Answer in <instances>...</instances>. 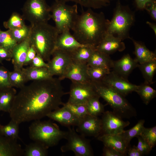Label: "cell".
<instances>
[{"label":"cell","instance_id":"obj_35","mask_svg":"<svg viewBox=\"0 0 156 156\" xmlns=\"http://www.w3.org/2000/svg\"><path fill=\"white\" fill-rule=\"evenodd\" d=\"M25 19L22 15L17 12L12 13L9 19L3 23L4 27L8 29H14L20 28L26 25Z\"/></svg>","mask_w":156,"mask_h":156},{"label":"cell","instance_id":"obj_32","mask_svg":"<svg viewBox=\"0 0 156 156\" xmlns=\"http://www.w3.org/2000/svg\"><path fill=\"white\" fill-rule=\"evenodd\" d=\"M48 148L42 144L34 142L26 146L23 155L25 156H46L48 155Z\"/></svg>","mask_w":156,"mask_h":156},{"label":"cell","instance_id":"obj_7","mask_svg":"<svg viewBox=\"0 0 156 156\" xmlns=\"http://www.w3.org/2000/svg\"><path fill=\"white\" fill-rule=\"evenodd\" d=\"M66 3L55 1L50 6L51 18L59 34L71 30L79 15L77 4L69 5Z\"/></svg>","mask_w":156,"mask_h":156},{"label":"cell","instance_id":"obj_25","mask_svg":"<svg viewBox=\"0 0 156 156\" xmlns=\"http://www.w3.org/2000/svg\"><path fill=\"white\" fill-rule=\"evenodd\" d=\"M23 70L29 81L44 80L53 77L47 67H36L30 66L26 68H23Z\"/></svg>","mask_w":156,"mask_h":156},{"label":"cell","instance_id":"obj_21","mask_svg":"<svg viewBox=\"0 0 156 156\" xmlns=\"http://www.w3.org/2000/svg\"><path fill=\"white\" fill-rule=\"evenodd\" d=\"M84 45H85L82 44L76 39L70 31H66L59 34L56 41L55 49L70 52Z\"/></svg>","mask_w":156,"mask_h":156},{"label":"cell","instance_id":"obj_6","mask_svg":"<svg viewBox=\"0 0 156 156\" xmlns=\"http://www.w3.org/2000/svg\"><path fill=\"white\" fill-rule=\"evenodd\" d=\"M135 21L134 12L128 5H122L117 0L112 18L109 21L107 33L122 41L129 38L130 30Z\"/></svg>","mask_w":156,"mask_h":156},{"label":"cell","instance_id":"obj_2","mask_svg":"<svg viewBox=\"0 0 156 156\" xmlns=\"http://www.w3.org/2000/svg\"><path fill=\"white\" fill-rule=\"evenodd\" d=\"M109 21L103 12L88 8L78 15L71 29L72 35L82 44L96 47L107 34Z\"/></svg>","mask_w":156,"mask_h":156},{"label":"cell","instance_id":"obj_33","mask_svg":"<svg viewBox=\"0 0 156 156\" xmlns=\"http://www.w3.org/2000/svg\"><path fill=\"white\" fill-rule=\"evenodd\" d=\"M135 92L140 96L146 105H148L156 96V91L151 87L150 85L144 83L139 85Z\"/></svg>","mask_w":156,"mask_h":156},{"label":"cell","instance_id":"obj_44","mask_svg":"<svg viewBox=\"0 0 156 156\" xmlns=\"http://www.w3.org/2000/svg\"><path fill=\"white\" fill-rule=\"evenodd\" d=\"M102 155L104 156H123L122 154L109 146H104L103 150Z\"/></svg>","mask_w":156,"mask_h":156},{"label":"cell","instance_id":"obj_36","mask_svg":"<svg viewBox=\"0 0 156 156\" xmlns=\"http://www.w3.org/2000/svg\"><path fill=\"white\" fill-rule=\"evenodd\" d=\"M110 69L107 68L89 66L88 73L91 81H101L110 72Z\"/></svg>","mask_w":156,"mask_h":156},{"label":"cell","instance_id":"obj_5","mask_svg":"<svg viewBox=\"0 0 156 156\" xmlns=\"http://www.w3.org/2000/svg\"><path fill=\"white\" fill-rule=\"evenodd\" d=\"M31 139L39 142L48 148L56 145L63 139H66L67 132L60 130L55 123L50 120H35L29 128Z\"/></svg>","mask_w":156,"mask_h":156},{"label":"cell","instance_id":"obj_17","mask_svg":"<svg viewBox=\"0 0 156 156\" xmlns=\"http://www.w3.org/2000/svg\"><path fill=\"white\" fill-rule=\"evenodd\" d=\"M125 48V44L122 41L107 33L95 47L96 50L109 55L117 51H122Z\"/></svg>","mask_w":156,"mask_h":156},{"label":"cell","instance_id":"obj_42","mask_svg":"<svg viewBox=\"0 0 156 156\" xmlns=\"http://www.w3.org/2000/svg\"><path fill=\"white\" fill-rule=\"evenodd\" d=\"M10 71L3 66H0V89L12 87L10 79Z\"/></svg>","mask_w":156,"mask_h":156},{"label":"cell","instance_id":"obj_8","mask_svg":"<svg viewBox=\"0 0 156 156\" xmlns=\"http://www.w3.org/2000/svg\"><path fill=\"white\" fill-rule=\"evenodd\" d=\"M22 16L31 25L48 22L51 18L50 6L46 0H27L22 8Z\"/></svg>","mask_w":156,"mask_h":156},{"label":"cell","instance_id":"obj_13","mask_svg":"<svg viewBox=\"0 0 156 156\" xmlns=\"http://www.w3.org/2000/svg\"><path fill=\"white\" fill-rule=\"evenodd\" d=\"M101 81L125 97L133 92H135L138 86L131 83L113 71L110 72Z\"/></svg>","mask_w":156,"mask_h":156},{"label":"cell","instance_id":"obj_18","mask_svg":"<svg viewBox=\"0 0 156 156\" xmlns=\"http://www.w3.org/2000/svg\"><path fill=\"white\" fill-rule=\"evenodd\" d=\"M47 116L68 127L71 126H77L79 120V118L63 106L62 108L59 107L52 111Z\"/></svg>","mask_w":156,"mask_h":156},{"label":"cell","instance_id":"obj_30","mask_svg":"<svg viewBox=\"0 0 156 156\" xmlns=\"http://www.w3.org/2000/svg\"><path fill=\"white\" fill-rule=\"evenodd\" d=\"M145 120H140L138 123L131 129L124 131L119 135L124 140L127 148L130 146V142L134 137L139 135L144 127V124Z\"/></svg>","mask_w":156,"mask_h":156},{"label":"cell","instance_id":"obj_23","mask_svg":"<svg viewBox=\"0 0 156 156\" xmlns=\"http://www.w3.org/2000/svg\"><path fill=\"white\" fill-rule=\"evenodd\" d=\"M129 38L132 40L134 46V59L139 64L156 60L155 53L149 50L143 43L130 37Z\"/></svg>","mask_w":156,"mask_h":156},{"label":"cell","instance_id":"obj_51","mask_svg":"<svg viewBox=\"0 0 156 156\" xmlns=\"http://www.w3.org/2000/svg\"><path fill=\"white\" fill-rule=\"evenodd\" d=\"M146 23L153 30L156 36V24L154 23H152L151 22H149L148 21H147L146 22Z\"/></svg>","mask_w":156,"mask_h":156},{"label":"cell","instance_id":"obj_47","mask_svg":"<svg viewBox=\"0 0 156 156\" xmlns=\"http://www.w3.org/2000/svg\"><path fill=\"white\" fill-rule=\"evenodd\" d=\"M145 10L148 12L151 18L156 20V1L155 0L148 5Z\"/></svg>","mask_w":156,"mask_h":156},{"label":"cell","instance_id":"obj_31","mask_svg":"<svg viewBox=\"0 0 156 156\" xmlns=\"http://www.w3.org/2000/svg\"><path fill=\"white\" fill-rule=\"evenodd\" d=\"M19 125L11 119L8 124L0 126V132L7 138L17 141L18 139H19Z\"/></svg>","mask_w":156,"mask_h":156},{"label":"cell","instance_id":"obj_52","mask_svg":"<svg viewBox=\"0 0 156 156\" xmlns=\"http://www.w3.org/2000/svg\"><path fill=\"white\" fill-rule=\"evenodd\" d=\"M55 1H61L65 2H72L76 3V4H79L80 0H55Z\"/></svg>","mask_w":156,"mask_h":156},{"label":"cell","instance_id":"obj_9","mask_svg":"<svg viewBox=\"0 0 156 156\" xmlns=\"http://www.w3.org/2000/svg\"><path fill=\"white\" fill-rule=\"evenodd\" d=\"M66 139V143L60 148L61 151L74 152L76 156H92L94 155L90 141L85 136L78 134L74 128L68 127Z\"/></svg>","mask_w":156,"mask_h":156},{"label":"cell","instance_id":"obj_37","mask_svg":"<svg viewBox=\"0 0 156 156\" xmlns=\"http://www.w3.org/2000/svg\"><path fill=\"white\" fill-rule=\"evenodd\" d=\"M17 43L12 36L8 30L3 31L0 29V47L12 53Z\"/></svg>","mask_w":156,"mask_h":156},{"label":"cell","instance_id":"obj_14","mask_svg":"<svg viewBox=\"0 0 156 156\" xmlns=\"http://www.w3.org/2000/svg\"><path fill=\"white\" fill-rule=\"evenodd\" d=\"M76 131L84 136L97 137L102 132L101 119L98 116L87 114L79 119Z\"/></svg>","mask_w":156,"mask_h":156},{"label":"cell","instance_id":"obj_54","mask_svg":"<svg viewBox=\"0 0 156 156\" xmlns=\"http://www.w3.org/2000/svg\"><path fill=\"white\" fill-rule=\"evenodd\" d=\"M108 0L110 1V0Z\"/></svg>","mask_w":156,"mask_h":156},{"label":"cell","instance_id":"obj_39","mask_svg":"<svg viewBox=\"0 0 156 156\" xmlns=\"http://www.w3.org/2000/svg\"><path fill=\"white\" fill-rule=\"evenodd\" d=\"M139 135L153 148L156 144V126L150 128L144 127Z\"/></svg>","mask_w":156,"mask_h":156},{"label":"cell","instance_id":"obj_28","mask_svg":"<svg viewBox=\"0 0 156 156\" xmlns=\"http://www.w3.org/2000/svg\"><path fill=\"white\" fill-rule=\"evenodd\" d=\"M138 67L144 79V83L150 85L153 83V79L156 71V60L139 64Z\"/></svg>","mask_w":156,"mask_h":156},{"label":"cell","instance_id":"obj_40","mask_svg":"<svg viewBox=\"0 0 156 156\" xmlns=\"http://www.w3.org/2000/svg\"><path fill=\"white\" fill-rule=\"evenodd\" d=\"M63 106L68 109L74 115L79 118L89 114L86 105L77 104L68 102L63 103Z\"/></svg>","mask_w":156,"mask_h":156},{"label":"cell","instance_id":"obj_38","mask_svg":"<svg viewBox=\"0 0 156 156\" xmlns=\"http://www.w3.org/2000/svg\"><path fill=\"white\" fill-rule=\"evenodd\" d=\"M31 29V25H25L20 28L8 29L13 38L18 43L23 41L29 35Z\"/></svg>","mask_w":156,"mask_h":156},{"label":"cell","instance_id":"obj_3","mask_svg":"<svg viewBox=\"0 0 156 156\" xmlns=\"http://www.w3.org/2000/svg\"><path fill=\"white\" fill-rule=\"evenodd\" d=\"M31 26L29 35L31 45L37 54L48 62L55 49L56 41L59 34L55 26L48 22L36 23Z\"/></svg>","mask_w":156,"mask_h":156},{"label":"cell","instance_id":"obj_46","mask_svg":"<svg viewBox=\"0 0 156 156\" xmlns=\"http://www.w3.org/2000/svg\"><path fill=\"white\" fill-rule=\"evenodd\" d=\"M37 54L36 52L34 47L31 45L27 52L24 66L30 64V63Z\"/></svg>","mask_w":156,"mask_h":156},{"label":"cell","instance_id":"obj_27","mask_svg":"<svg viewBox=\"0 0 156 156\" xmlns=\"http://www.w3.org/2000/svg\"><path fill=\"white\" fill-rule=\"evenodd\" d=\"M95 47L84 45L79 47L69 52L73 61L86 63L95 50Z\"/></svg>","mask_w":156,"mask_h":156},{"label":"cell","instance_id":"obj_4","mask_svg":"<svg viewBox=\"0 0 156 156\" xmlns=\"http://www.w3.org/2000/svg\"><path fill=\"white\" fill-rule=\"evenodd\" d=\"M92 82L97 94L110 105L115 114L122 119L137 116L136 110L125 96L101 81Z\"/></svg>","mask_w":156,"mask_h":156},{"label":"cell","instance_id":"obj_16","mask_svg":"<svg viewBox=\"0 0 156 156\" xmlns=\"http://www.w3.org/2000/svg\"><path fill=\"white\" fill-rule=\"evenodd\" d=\"M139 64L132 59L129 54L124 55L120 60L113 61L112 68L113 71L120 76L127 79L129 75Z\"/></svg>","mask_w":156,"mask_h":156},{"label":"cell","instance_id":"obj_45","mask_svg":"<svg viewBox=\"0 0 156 156\" xmlns=\"http://www.w3.org/2000/svg\"><path fill=\"white\" fill-rule=\"evenodd\" d=\"M39 55L36 54L30 64V66L36 67L48 68V64Z\"/></svg>","mask_w":156,"mask_h":156},{"label":"cell","instance_id":"obj_53","mask_svg":"<svg viewBox=\"0 0 156 156\" xmlns=\"http://www.w3.org/2000/svg\"><path fill=\"white\" fill-rule=\"evenodd\" d=\"M1 124H0V126L1 125Z\"/></svg>","mask_w":156,"mask_h":156},{"label":"cell","instance_id":"obj_50","mask_svg":"<svg viewBox=\"0 0 156 156\" xmlns=\"http://www.w3.org/2000/svg\"><path fill=\"white\" fill-rule=\"evenodd\" d=\"M128 156H142V154L138 150L136 146L133 145L132 147L130 146L128 148L127 153Z\"/></svg>","mask_w":156,"mask_h":156},{"label":"cell","instance_id":"obj_11","mask_svg":"<svg viewBox=\"0 0 156 156\" xmlns=\"http://www.w3.org/2000/svg\"><path fill=\"white\" fill-rule=\"evenodd\" d=\"M73 61L69 52L56 49L47 63L48 68L52 76H57L62 80Z\"/></svg>","mask_w":156,"mask_h":156},{"label":"cell","instance_id":"obj_22","mask_svg":"<svg viewBox=\"0 0 156 156\" xmlns=\"http://www.w3.org/2000/svg\"><path fill=\"white\" fill-rule=\"evenodd\" d=\"M104 146L111 147L124 156L126 155L127 147L122 137L119 135L102 134L97 137Z\"/></svg>","mask_w":156,"mask_h":156},{"label":"cell","instance_id":"obj_34","mask_svg":"<svg viewBox=\"0 0 156 156\" xmlns=\"http://www.w3.org/2000/svg\"><path fill=\"white\" fill-rule=\"evenodd\" d=\"M100 96L97 95L90 99L85 104L89 114L96 116L104 112V105L99 101Z\"/></svg>","mask_w":156,"mask_h":156},{"label":"cell","instance_id":"obj_48","mask_svg":"<svg viewBox=\"0 0 156 156\" xmlns=\"http://www.w3.org/2000/svg\"><path fill=\"white\" fill-rule=\"evenodd\" d=\"M12 58V53L0 47V62L1 63L3 60L10 61Z\"/></svg>","mask_w":156,"mask_h":156},{"label":"cell","instance_id":"obj_26","mask_svg":"<svg viewBox=\"0 0 156 156\" xmlns=\"http://www.w3.org/2000/svg\"><path fill=\"white\" fill-rule=\"evenodd\" d=\"M113 60L109 55L101 52L95 49L87 63L89 66L112 68Z\"/></svg>","mask_w":156,"mask_h":156},{"label":"cell","instance_id":"obj_15","mask_svg":"<svg viewBox=\"0 0 156 156\" xmlns=\"http://www.w3.org/2000/svg\"><path fill=\"white\" fill-rule=\"evenodd\" d=\"M88 66L86 63L73 61L62 78L70 79L72 82L84 83L91 81L88 75Z\"/></svg>","mask_w":156,"mask_h":156},{"label":"cell","instance_id":"obj_41","mask_svg":"<svg viewBox=\"0 0 156 156\" xmlns=\"http://www.w3.org/2000/svg\"><path fill=\"white\" fill-rule=\"evenodd\" d=\"M110 1L108 0H80L79 5L82 7L96 9L108 5Z\"/></svg>","mask_w":156,"mask_h":156},{"label":"cell","instance_id":"obj_19","mask_svg":"<svg viewBox=\"0 0 156 156\" xmlns=\"http://www.w3.org/2000/svg\"><path fill=\"white\" fill-rule=\"evenodd\" d=\"M31 45L29 35L26 39L17 43L14 47L12 52L11 59L14 68H23L27 52Z\"/></svg>","mask_w":156,"mask_h":156},{"label":"cell","instance_id":"obj_12","mask_svg":"<svg viewBox=\"0 0 156 156\" xmlns=\"http://www.w3.org/2000/svg\"><path fill=\"white\" fill-rule=\"evenodd\" d=\"M101 120L102 132L101 135L119 134L124 131L125 128L130 124L129 121L123 120L112 112L109 111L103 113Z\"/></svg>","mask_w":156,"mask_h":156},{"label":"cell","instance_id":"obj_10","mask_svg":"<svg viewBox=\"0 0 156 156\" xmlns=\"http://www.w3.org/2000/svg\"><path fill=\"white\" fill-rule=\"evenodd\" d=\"M68 93L67 102L77 104L85 105L90 99L98 95L91 81L84 83L72 82Z\"/></svg>","mask_w":156,"mask_h":156},{"label":"cell","instance_id":"obj_24","mask_svg":"<svg viewBox=\"0 0 156 156\" xmlns=\"http://www.w3.org/2000/svg\"><path fill=\"white\" fill-rule=\"evenodd\" d=\"M16 94L13 87L0 89V111L9 113Z\"/></svg>","mask_w":156,"mask_h":156},{"label":"cell","instance_id":"obj_1","mask_svg":"<svg viewBox=\"0 0 156 156\" xmlns=\"http://www.w3.org/2000/svg\"><path fill=\"white\" fill-rule=\"evenodd\" d=\"M59 78L33 81L20 89L9 113L11 120L20 124L40 120L63 105L65 92Z\"/></svg>","mask_w":156,"mask_h":156},{"label":"cell","instance_id":"obj_20","mask_svg":"<svg viewBox=\"0 0 156 156\" xmlns=\"http://www.w3.org/2000/svg\"><path fill=\"white\" fill-rule=\"evenodd\" d=\"M24 153L16 140L7 138L0 132V156H21Z\"/></svg>","mask_w":156,"mask_h":156},{"label":"cell","instance_id":"obj_29","mask_svg":"<svg viewBox=\"0 0 156 156\" xmlns=\"http://www.w3.org/2000/svg\"><path fill=\"white\" fill-rule=\"evenodd\" d=\"M9 79L12 87L20 89L25 86V83L29 81L23 70L22 69L14 68L12 71H10Z\"/></svg>","mask_w":156,"mask_h":156},{"label":"cell","instance_id":"obj_43","mask_svg":"<svg viewBox=\"0 0 156 156\" xmlns=\"http://www.w3.org/2000/svg\"><path fill=\"white\" fill-rule=\"evenodd\" d=\"M138 142L137 148L143 155L148 154L152 150V148L148 143L141 136H138Z\"/></svg>","mask_w":156,"mask_h":156},{"label":"cell","instance_id":"obj_49","mask_svg":"<svg viewBox=\"0 0 156 156\" xmlns=\"http://www.w3.org/2000/svg\"><path fill=\"white\" fill-rule=\"evenodd\" d=\"M155 0H134L137 9L139 10H145L147 6Z\"/></svg>","mask_w":156,"mask_h":156}]
</instances>
